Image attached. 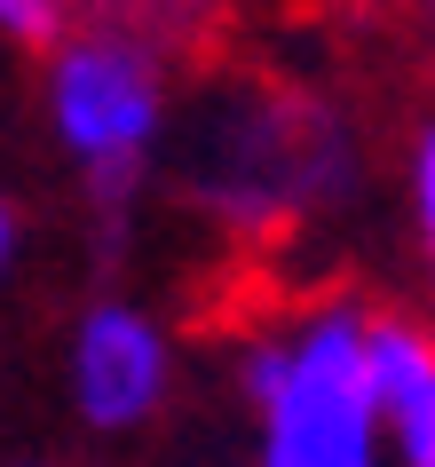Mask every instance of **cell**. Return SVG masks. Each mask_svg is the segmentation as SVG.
Wrapping results in <instances>:
<instances>
[{"mask_svg": "<svg viewBox=\"0 0 435 467\" xmlns=\"http://www.w3.org/2000/svg\"><path fill=\"white\" fill-rule=\"evenodd\" d=\"M269 443L262 467H372V380H364V317L325 309L277 348L262 389Z\"/></svg>", "mask_w": 435, "mask_h": 467, "instance_id": "1", "label": "cell"}, {"mask_svg": "<svg viewBox=\"0 0 435 467\" xmlns=\"http://www.w3.org/2000/svg\"><path fill=\"white\" fill-rule=\"evenodd\" d=\"M56 127L79 159L96 167H119L150 143L159 127V96H150V72L127 48H72L56 64Z\"/></svg>", "mask_w": 435, "mask_h": 467, "instance_id": "2", "label": "cell"}, {"mask_svg": "<svg viewBox=\"0 0 435 467\" xmlns=\"http://www.w3.org/2000/svg\"><path fill=\"white\" fill-rule=\"evenodd\" d=\"M72 389H79V412L96 428H127L167 389V341L135 309H96L72 341Z\"/></svg>", "mask_w": 435, "mask_h": 467, "instance_id": "3", "label": "cell"}, {"mask_svg": "<svg viewBox=\"0 0 435 467\" xmlns=\"http://www.w3.org/2000/svg\"><path fill=\"white\" fill-rule=\"evenodd\" d=\"M364 380L404 467H435V341L411 325H364Z\"/></svg>", "mask_w": 435, "mask_h": 467, "instance_id": "4", "label": "cell"}, {"mask_svg": "<svg viewBox=\"0 0 435 467\" xmlns=\"http://www.w3.org/2000/svg\"><path fill=\"white\" fill-rule=\"evenodd\" d=\"M0 32H16V40H48V32H56V0H0Z\"/></svg>", "mask_w": 435, "mask_h": 467, "instance_id": "5", "label": "cell"}, {"mask_svg": "<svg viewBox=\"0 0 435 467\" xmlns=\"http://www.w3.org/2000/svg\"><path fill=\"white\" fill-rule=\"evenodd\" d=\"M419 222H428V246H435V135L419 143Z\"/></svg>", "mask_w": 435, "mask_h": 467, "instance_id": "6", "label": "cell"}, {"mask_svg": "<svg viewBox=\"0 0 435 467\" xmlns=\"http://www.w3.org/2000/svg\"><path fill=\"white\" fill-rule=\"evenodd\" d=\"M8 246H16V222H8V206H0V270H8Z\"/></svg>", "mask_w": 435, "mask_h": 467, "instance_id": "7", "label": "cell"}]
</instances>
